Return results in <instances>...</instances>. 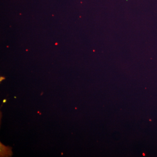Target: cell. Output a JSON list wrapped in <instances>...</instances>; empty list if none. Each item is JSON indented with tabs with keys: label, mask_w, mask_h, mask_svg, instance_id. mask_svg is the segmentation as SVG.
Wrapping results in <instances>:
<instances>
[{
	"label": "cell",
	"mask_w": 157,
	"mask_h": 157,
	"mask_svg": "<svg viewBox=\"0 0 157 157\" xmlns=\"http://www.w3.org/2000/svg\"><path fill=\"white\" fill-rule=\"evenodd\" d=\"M6 101H7V100H6V99H4V100H3V103H6Z\"/></svg>",
	"instance_id": "1"
},
{
	"label": "cell",
	"mask_w": 157,
	"mask_h": 157,
	"mask_svg": "<svg viewBox=\"0 0 157 157\" xmlns=\"http://www.w3.org/2000/svg\"><path fill=\"white\" fill-rule=\"evenodd\" d=\"M3 79H5V78H3V77H1V82L2 81V80Z\"/></svg>",
	"instance_id": "2"
}]
</instances>
